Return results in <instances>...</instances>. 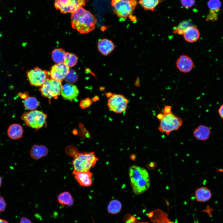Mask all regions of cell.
I'll list each match as a JSON object with an SVG mask.
<instances>
[{
	"label": "cell",
	"instance_id": "obj_1",
	"mask_svg": "<svg viewBox=\"0 0 223 223\" xmlns=\"http://www.w3.org/2000/svg\"><path fill=\"white\" fill-rule=\"evenodd\" d=\"M71 21L73 29L81 34H86L95 28L97 19L91 12L82 7L72 13Z\"/></svg>",
	"mask_w": 223,
	"mask_h": 223
},
{
	"label": "cell",
	"instance_id": "obj_2",
	"mask_svg": "<svg viewBox=\"0 0 223 223\" xmlns=\"http://www.w3.org/2000/svg\"><path fill=\"white\" fill-rule=\"evenodd\" d=\"M129 175L133 190L136 195L143 193L149 188V174L144 168L132 165L129 168Z\"/></svg>",
	"mask_w": 223,
	"mask_h": 223
},
{
	"label": "cell",
	"instance_id": "obj_3",
	"mask_svg": "<svg viewBox=\"0 0 223 223\" xmlns=\"http://www.w3.org/2000/svg\"><path fill=\"white\" fill-rule=\"evenodd\" d=\"M98 160L93 152L79 153L74 157L72 164L74 171H87L94 166Z\"/></svg>",
	"mask_w": 223,
	"mask_h": 223
},
{
	"label": "cell",
	"instance_id": "obj_4",
	"mask_svg": "<svg viewBox=\"0 0 223 223\" xmlns=\"http://www.w3.org/2000/svg\"><path fill=\"white\" fill-rule=\"evenodd\" d=\"M162 118L160 120L158 129L161 133H164L167 135L173 131L178 130L182 126L183 121L172 112L167 113H163Z\"/></svg>",
	"mask_w": 223,
	"mask_h": 223
},
{
	"label": "cell",
	"instance_id": "obj_5",
	"mask_svg": "<svg viewBox=\"0 0 223 223\" xmlns=\"http://www.w3.org/2000/svg\"><path fill=\"white\" fill-rule=\"evenodd\" d=\"M136 0H112V5L117 15L120 18L125 19L131 16L137 5Z\"/></svg>",
	"mask_w": 223,
	"mask_h": 223
},
{
	"label": "cell",
	"instance_id": "obj_6",
	"mask_svg": "<svg viewBox=\"0 0 223 223\" xmlns=\"http://www.w3.org/2000/svg\"><path fill=\"white\" fill-rule=\"evenodd\" d=\"M47 117V115L43 112L33 110L24 112L21 118L27 126L38 129L45 125Z\"/></svg>",
	"mask_w": 223,
	"mask_h": 223
},
{
	"label": "cell",
	"instance_id": "obj_7",
	"mask_svg": "<svg viewBox=\"0 0 223 223\" xmlns=\"http://www.w3.org/2000/svg\"><path fill=\"white\" fill-rule=\"evenodd\" d=\"M62 86L61 82L48 78L39 89V91L42 96L49 100L52 98L57 99L61 94Z\"/></svg>",
	"mask_w": 223,
	"mask_h": 223
},
{
	"label": "cell",
	"instance_id": "obj_8",
	"mask_svg": "<svg viewBox=\"0 0 223 223\" xmlns=\"http://www.w3.org/2000/svg\"><path fill=\"white\" fill-rule=\"evenodd\" d=\"M88 0H55L54 7L63 14L74 12L85 6Z\"/></svg>",
	"mask_w": 223,
	"mask_h": 223
},
{
	"label": "cell",
	"instance_id": "obj_9",
	"mask_svg": "<svg viewBox=\"0 0 223 223\" xmlns=\"http://www.w3.org/2000/svg\"><path fill=\"white\" fill-rule=\"evenodd\" d=\"M27 77L31 85L42 86L50 76L49 72L38 67L27 72Z\"/></svg>",
	"mask_w": 223,
	"mask_h": 223
},
{
	"label": "cell",
	"instance_id": "obj_10",
	"mask_svg": "<svg viewBox=\"0 0 223 223\" xmlns=\"http://www.w3.org/2000/svg\"><path fill=\"white\" fill-rule=\"evenodd\" d=\"M129 100L123 95L114 94L108 100L107 106L111 111L121 113L126 111Z\"/></svg>",
	"mask_w": 223,
	"mask_h": 223
},
{
	"label": "cell",
	"instance_id": "obj_11",
	"mask_svg": "<svg viewBox=\"0 0 223 223\" xmlns=\"http://www.w3.org/2000/svg\"><path fill=\"white\" fill-rule=\"evenodd\" d=\"M70 71L69 67L64 63H56L51 67L49 72L51 78L60 81L64 80Z\"/></svg>",
	"mask_w": 223,
	"mask_h": 223
},
{
	"label": "cell",
	"instance_id": "obj_12",
	"mask_svg": "<svg viewBox=\"0 0 223 223\" xmlns=\"http://www.w3.org/2000/svg\"><path fill=\"white\" fill-rule=\"evenodd\" d=\"M176 65L177 68L181 72L188 73L193 69L194 63L190 57L186 55H182L177 59Z\"/></svg>",
	"mask_w": 223,
	"mask_h": 223
},
{
	"label": "cell",
	"instance_id": "obj_13",
	"mask_svg": "<svg viewBox=\"0 0 223 223\" xmlns=\"http://www.w3.org/2000/svg\"><path fill=\"white\" fill-rule=\"evenodd\" d=\"M79 91L75 85L70 83L64 84L62 86L61 94L66 100H71L76 98L78 96Z\"/></svg>",
	"mask_w": 223,
	"mask_h": 223
},
{
	"label": "cell",
	"instance_id": "obj_14",
	"mask_svg": "<svg viewBox=\"0 0 223 223\" xmlns=\"http://www.w3.org/2000/svg\"><path fill=\"white\" fill-rule=\"evenodd\" d=\"M74 178L80 185L89 186L92 184V173L89 171L79 172L74 170L72 173Z\"/></svg>",
	"mask_w": 223,
	"mask_h": 223
},
{
	"label": "cell",
	"instance_id": "obj_15",
	"mask_svg": "<svg viewBox=\"0 0 223 223\" xmlns=\"http://www.w3.org/2000/svg\"><path fill=\"white\" fill-rule=\"evenodd\" d=\"M97 47L99 51L102 55H107L110 54L114 50L115 45L111 40L104 38L98 40Z\"/></svg>",
	"mask_w": 223,
	"mask_h": 223
},
{
	"label": "cell",
	"instance_id": "obj_16",
	"mask_svg": "<svg viewBox=\"0 0 223 223\" xmlns=\"http://www.w3.org/2000/svg\"><path fill=\"white\" fill-rule=\"evenodd\" d=\"M211 133V130L208 127L200 125L194 130L193 134L196 139L199 141H204L209 138Z\"/></svg>",
	"mask_w": 223,
	"mask_h": 223
},
{
	"label": "cell",
	"instance_id": "obj_17",
	"mask_svg": "<svg viewBox=\"0 0 223 223\" xmlns=\"http://www.w3.org/2000/svg\"><path fill=\"white\" fill-rule=\"evenodd\" d=\"M48 150L47 147L43 145H34L30 151V154L31 158L38 160L47 155Z\"/></svg>",
	"mask_w": 223,
	"mask_h": 223
},
{
	"label": "cell",
	"instance_id": "obj_18",
	"mask_svg": "<svg viewBox=\"0 0 223 223\" xmlns=\"http://www.w3.org/2000/svg\"><path fill=\"white\" fill-rule=\"evenodd\" d=\"M184 38L188 42L193 43L197 41L200 37V33L196 27L191 26L187 28L183 34Z\"/></svg>",
	"mask_w": 223,
	"mask_h": 223
},
{
	"label": "cell",
	"instance_id": "obj_19",
	"mask_svg": "<svg viewBox=\"0 0 223 223\" xmlns=\"http://www.w3.org/2000/svg\"><path fill=\"white\" fill-rule=\"evenodd\" d=\"M195 195L197 201L205 202L211 198L212 195L211 190L208 188L203 186L196 190Z\"/></svg>",
	"mask_w": 223,
	"mask_h": 223
},
{
	"label": "cell",
	"instance_id": "obj_20",
	"mask_svg": "<svg viewBox=\"0 0 223 223\" xmlns=\"http://www.w3.org/2000/svg\"><path fill=\"white\" fill-rule=\"evenodd\" d=\"M7 133L8 136L11 139H19L22 136L23 128L21 125L18 124L11 125L8 129Z\"/></svg>",
	"mask_w": 223,
	"mask_h": 223
},
{
	"label": "cell",
	"instance_id": "obj_21",
	"mask_svg": "<svg viewBox=\"0 0 223 223\" xmlns=\"http://www.w3.org/2000/svg\"><path fill=\"white\" fill-rule=\"evenodd\" d=\"M59 203L62 205L71 206L74 203V199L71 194L67 191L63 192L57 197Z\"/></svg>",
	"mask_w": 223,
	"mask_h": 223
},
{
	"label": "cell",
	"instance_id": "obj_22",
	"mask_svg": "<svg viewBox=\"0 0 223 223\" xmlns=\"http://www.w3.org/2000/svg\"><path fill=\"white\" fill-rule=\"evenodd\" d=\"M150 213L148 215L149 217L153 223H164L161 215V211L159 210ZM164 223H174L168 220L167 216L164 213Z\"/></svg>",
	"mask_w": 223,
	"mask_h": 223
},
{
	"label": "cell",
	"instance_id": "obj_23",
	"mask_svg": "<svg viewBox=\"0 0 223 223\" xmlns=\"http://www.w3.org/2000/svg\"><path fill=\"white\" fill-rule=\"evenodd\" d=\"M162 0H139L138 2L146 10L153 11Z\"/></svg>",
	"mask_w": 223,
	"mask_h": 223
},
{
	"label": "cell",
	"instance_id": "obj_24",
	"mask_svg": "<svg viewBox=\"0 0 223 223\" xmlns=\"http://www.w3.org/2000/svg\"><path fill=\"white\" fill-rule=\"evenodd\" d=\"M66 53L65 51L62 48H56L51 52L52 60L56 63H63Z\"/></svg>",
	"mask_w": 223,
	"mask_h": 223
},
{
	"label": "cell",
	"instance_id": "obj_25",
	"mask_svg": "<svg viewBox=\"0 0 223 223\" xmlns=\"http://www.w3.org/2000/svg\"><path fill=\"white\" fill-rule=\"evenodd\" d=\"M122 204L121 202L117 200L113 199L109 202L107 210L109 213L115 214L120 212Z\"/></svg>",
	"mask_w": 223,
	"mask_h": 223
},
{
	"label": "cell",
	"instance_id": "obj_26",
	"mask_svg": "<svg viewBox=\"0 0 223 223\" xmlns=\"http://www.w3.org/2000/svg\"><path fill=\"white\" fill-rule=\"evenodd\" d=\"M23 104L25 108L29 110H34L39 105V103L35 97L31 96H28L24 99Z\"/></svg>",
	"mask_w": 223,
	"mask_h": 223
},
{
	"label": "cell",
	"instance_id": "obj_27",
	"mask_svg": "<svg viewBox=\"0 0 223 223\" xmlns=\"http://www.w3.org/2000/svg\"><path fill=\"white\" fill-rule=\"evenodd\" d=\"M192 26L190 20H186L180 23L176 27L174 28L173 32L179 35H183L185 30L188 27Z\"/></svg>",
	"mask_w": 223,
	"mask_h": 223
},
{
	"label": "cell",
	"instance_id": "obj_28",
	"mask_svg": "<svg viewBox=\"0 0 223 223\" xmlns=\"http://www.w3.org/2000/svg\"><path fill=\"white\" fill-rule=\"evenodd\" d=\"M78 61L77 56L74 54L66 52L64 63L69 67L75 66Z\"/></svg>",
	"mask_w": 223,
	"mask_h": 223
},
{
	"label": "cell",
	"instance_id": "obj_29",
	"mask_svg": "<svg viewBox=\"0 0 223 223\" xmlns=\"http://www.w3.org/2000/svg\"><path fill=\"white\" fill-rule=\"evenodd\" d=\"M65 81L69 83H73L77 81L78 76L76 72L73 70H70L65 78Z\"/></svg>",
	"mask_w": 223,
	"mask_h": 223
},
{
	"label": "cell",
	"instance_id": "obj_30",
	"mask_svg": "<svg viewBox=\"0 0 223 223\" xmlns=\"http://www.w3.org/2000/svg\"><path fill=\"white\" fill-rule=\"evenodd\" d=\"M220 10V9L210 10L209 13L206 16V20L214 21L217 20L218 17V14Z\"/></svg>",
	"mask_w": 223,
	"mask_h": 223
},
{
	"label": "cell",
	"instance_id": "obj_31",
	"mask_svg": "<svg viewBox=\"0 0 223 223\" xmlns=\"http://www.w3.org/2000/svg\"><path fill=\"white\" fill-rule=\"evenodd\" d=\"M208 5L210 10L220 9L221 3L219 0H209Z\"/></svg>",
	"mask_w": 223,
	"mask_h": 223
},
{
	"label": "cell",
	"instance_id": "obj_32",
	"mask_svg": "<svg viewBox=\"0 0 223 223\" xmlns=\"http://www.w3.org/2000/svg\"><path fill=\"white\" fill-rule=\"evenodd\" d=\"M93 103L92 100L89 98L82 99L80 103V106L82 109H85L91 106Z\"/></svg>",
	"mask_w": 223,
	"mask_h": 223
},
{
	"label": "cell",
	"instance_id": "obj_33",
	"mask_svg": "<svg viewBox=\"0 0 223 223\" xmlns=\"http://www.w3.org/2000/svg\"><path fill=\"white\" fill-rule=\"evenodd\" d=\"M124 221L125 223H136L138 222L136 218L129 214L125 216Z\"/></svg>",
	"mask_w": 223,
	"mask_h": 223
},
{
	"label": "cell",
	"instance_id": "obj_34",
	"mask_svg": "<svg viewBox=\"0 0 223 223\" xmlns=\"http://www.w3.org/2000/svg\"><path fill=\"white\" fill-rule=\"evenodd\" d=\"M195 3V0H181V4L184 7L187 9L192 7Z\"/></svg>",
	"mask_w": 223,
	"mask_h": 223
},
{
	"label": "cell",
	"instance_id": "obj_35",
	"mask_svg": "<svg viewBox=\"0 0 223 223\" xmlns=\"http://www.w3.org/2000/svg\"><path fill=\"white\" fill-rule=\"evenodd\" d=\"M79 125L80 129L83 133V134L88 138H91L90 134L87 131L86 129L85 128L83 124L81 123H80Z\"/></svg>",
	"mask_w": 223,
	"mask_h": 223
},
{
	"label": "cell",
	"instance_id": "obj_36",
	"mask_svg": "<svg viewBox=\"0 0 223 223\" xmlns=\"http://www.w3.org/2000/svg\"><path fill=\"white\" fill-rule=\"evenodd\" d=\"M6 207V203L4 198L0 196V213L4 211Z\"/></svg>",
	"mask_w": 223,
	"mask_h": 223
},
{
	"label": "cell",
	"instance_id": "obj_37",
	"mask_svg": "<svg viewBox=\"0 0 223 223\" xmlns=\"http://www.w3.org/2000/svg\"><path fill=\"white\" fill-rule=\"evenodd\" d=\"M172 107L168 105L164 106V108L163 113H167L171 112Z\"/></svg>",
	"mask_w": 223,
	"mask_h": 223
},
{
	"label": "cell",
	"instance_id": "obj_38",
	"mask_svg": "<svg viewBox=\"0 0 223 223\" xmlns=\"http://www.w3.org/2000/svg\"><path fill=\"white\" fill-rule=\"evenodd\" d=\"M20 97L22 99H25L28 96V92H25L24 93H19L18 94Z\"/></svg>",
	"mask_w": 223,
	"mask_h": 223
},
{
	"label": "cell",
	"instance_id": "obj_39",
	"mask_svg": "<svg viewBox=\"0 0 223 223\" xmlns=\"http://www.w3.org/2000/svg\"><path fill=\"white\" fill-rule=\"evenodd\" d=\"M19 223H32L31 221L28 218L25 217H22Z\"/></svg>",
	"mask_w": 223,
	"mask_h": 223
},
{
	"label": "cell",
	"instance_id": "obj_40",
	"mask_svg": "<svg viewBox=\"0 0 223 223\" xmlns=\"http://www.w3.org/2000/svg\"><path fill=\"white\" fill-rule=\"evenodd\" d=\"M218 112L220 117L223 119V104L221 105L219 107Z\"/></svg>",
	"mask_w": 223,
	"mask_h": 223
},
{
	"label": "cell",
	"instance_id": "obj_41",
	"mask_svg": "<svg viewBox=\"0 0 223 223\" xmlns=\"http://www.w3.org/2000/svg\"><path fill=\"white\" fill-rule=\"evenodd\" d=\"M114 94H112L111 92H107V93H106L105 94V95H106L107 97L108 98H110V97H111Z\"/></svg>",
	"mask_w": 223,
	"mask_h": 223
},
{
	"label": "cell",
	"instance_id": "obj_42",
	"mask_svg": "<svg viewBox=\"0 0 223 223\" xmlns=\"http://www.w3.org/2000/svg\"><path fill=\"white\" fill-rule=\"evenodd\" d=\"M99 100V98L98 96H96L93 97L92 98V100L94 102H96Z\"/></svg>",
	"mask_w": 223,
	"mask_h": 223
},
{
	"label": "cell",
	"instance_id": "obj_43",
	"mask_svg": "<svg viewBox=\"0 0 223 223\" xmlns=\"http://www.w3.org/2000/svg\"><path fill=\"white\" fill-rule=\"evenodd\" d=\"M0 223H9L8 222L3 219H0Z\"/></svg>",
	"mask_w": 223,
	"mask_h": 223
},
{
	"label": "cell",
	"instance_id": "obj_44",
	"mask_svg": "<svg viewBox=\"0 0 223 223\" xmlns=\"http://www.w3.org/2000/svg\"><path fill=\"white\" fill-rule=\"evenodd\" d=\"M2 177H1L0 176V187H1V186H2Z\"/></svg>",
	"mask_w": 223,
	"mask_h": 223
},
{
	"label": "cell",
	"instance_id": "obj_45",
	"mask_svg": "<svg viewBox=\"0 0 223 223\" xmlns=\"http://www.w3.org/2000/svg\"><path fill=\"white\" fill-rule=\"evenodd\" d=\"M136 223H148V222H137Z\"/></svg>",
	"mask_w": 223,
	"mask_h": 223
}]
</instances>
